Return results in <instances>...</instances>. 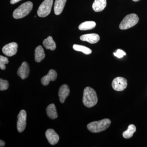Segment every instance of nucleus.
Instances as JSON below:
<instances>
[{
  "instance_id": "nucleus-1",
  "label": "nucleus",
  "mask_w": 147,
  "mask_h": 147,
  "mask_svg": "<svg viewBox=\"0 0 147 147\" xmlns=\"http://www.w3.org/2000/svg\"><path fill=\"white\" fill-rule=\"evenodd\" d=\"M97 102L98 98L95 91L90 87L85 88L83 98L84 105L88 108H91L96 105Z\"/></svg>"
},
{
  "instance_id": "nucleus-2",
  "label": "nucleus",
  "mask_w": 147,
  "mask_h": 147,
  "mask_svg": "<svg viewBox=\"0 0 147 147\" xmlns=\"http://www.w3.org/2000/svg\"><path fill=\"white\" fill-rule=\"evenodd\" d=\"M110 124L111 121L109 119H105L99 121L92 122L88 124L87 128L93 133H98L108 128Z\"/></svg>"
},
{
  "instance_id": "nucleus-3",
  "label": "nucleus",
  "mask_w": 147,
  "mask_h": 147,
  "mask_svg": "<svg viewBox=\"0 0 147 147\" xmlns=\"http://www.w3.org/2000/svg\"><path fill=\"white\" fill-rule=\"evenodd\" d=\"M32 7L33 3L31 2L28 1L24 3L13 11V18L15 19L24 18L30 13Z\"/></svg>"
},
{
  "instance_id": "nucleus-4",
  "label": "nucleus",
  "mask_w": 147,
  "mask_h": 147,
  "mask_svg": "<svg viewBox=\"0 0 147 147\" xmlns=\"http://www.w3.org/2000/svg\"><path fill=\"white\" fill-rule=\"evenodd\" d=\"M139 18L135 13H131L127 15L121 22L119 25L121 30H127L134 26L138 23Z\"/></svg>"
},
{
  "instance_id": "nucleus-5",
  "label": "nucleus",
  "mask_w": 147,
  "mask_h": 147,
  "mask_svg": "<svg viewBox=\"0 0 147 147\" xmlns=\"http://www.w3.org/2000/svg\"><path fill=\"white\" fill-rule=\"evenodd\" d=\"M53 3V0H44L38 9V16L40 17H45L48 16L51 12Z\"/></svg>"
},
{
  "instance_id": "nucleus-6",
  "label": "nucleus",
  "mask_w": 147,
  "mask_h": 147,
  "mask_svg": "<svg viewBox=\"0 0 147 147\" xmlns=\"http://www.w3.org/2000/svg\"><path fill=\"white\" fill-rule=\"evenodd\" d=\"M112 86L113 89L115 90L122 91L127 87V81L123 77H117L113 80Z\"/></svg>"
},
{
  "instance_id": "nucleus-7",
  "label": "nucleus",
  "mask_w": 147,
  "mask_h": 147,
  "mask_svg": "<svg viewBox=\"0 0 147 147\" xmlns=\"http://www.w3.org/2000/svg\"><path fill=\"white\" fill-rule=\"evenodd\" d=\"M17 118V130L19 132H23L26 126L27 113L26 111L24 110H21Z\"/></svg>"
},
{
  "instance_id": "nucleus-8",
  "label": "nucleus",
  "mask_w": 147,
  "mask_h": 147,
  "mask_svg": "<svg viewBox=\"0 0 147 147\" xmlns=\"http://www.w3.org/2000/svg\"><path fill=\"white\" fill-rule=\"evenodd\" d=\"M18 45L15 42H11L3 47V53L7 57H11L15 55L17 52Z\"/></svg>"
},
{
  "instance_id": "nucleus-9",
  "label": "nucleus",
  "mask_w": 147,
  "mask_h": 147,
  "mask_svg": "<svg viewBox=\"0 0 147 147\" xmlns=\"http://www.w3.org/2000/svg\"><path fill=\"white\" fill-rule=\"evenodd\" d=\"M45 136L48 142L51 145H54L57 144L59 140V137L54 129H49L45 132Z\"/></svg>"
},
{
  "instance_id": "nucleus-10",
  "label": "nucleus",
  "mask_w": 147,
  "mask_h": 147,
  "mask_svg": "<svg viewBox=\"0 0 147 147\" xmlns=\"http://www.w3.org/2000/svg\"><path fill=\"white\" fill-rule=\"evenodd\" d=\"M57 76V74L56 71L54 69H50L47 75L43 76L41 79V83L43 86H47L50 81H55Z\"/></svg>"
},
{
  "instance_id": "nucleus-11",
  "label": "nucleus",
  "mask_w": 147,
  "mask_h": 147,
  "mask_svg": "<svg viewBox=\"0 0 147 147\" xmlns=\"http://www.w3.org/2000/svg\"><path fill=\"white\" fill-rule=\"evenodd\" d=\"M30 73V67L26 62H24L17 71V74L22 79L28 78Z\"/></svg>"
},
{
  "instance_id": "nucleus-12",
  "label": "nucleus",
  "mask_w": 147,
  "mask_h": 147,
  "mask_svg": "<svg viewBox=\"0 0 147 147\" xmlns=\"http://www.w3.org/2000/svg\"><path fill=\"white\" fill-rule=\"evenodd\" d=\"M70 90L68 86L66 84H64L59 89V94L60 101L61 103H64L66 98L69 95Z\"/></svg>"
},
{
  "instance_id": "nucleus-13",
  "label": "nucleus",
  "mask_w": 147,
  "mask_h": 147,
  "mask_svg": "<svg viewBox=\"0 0 147 147\" xmlns=\"http://www.w3.org/2000/svg\"><path fill=\"white\" fill-rule=\"evenodd\" d=\"M80 38L82 41H87L91 44H94L99 41L100 36L96 34H88L81 36Z\"/></svg>"
},
{
  "instance_id": "nucleus-14",
  "label": "nucleus",
  "mask_w": 147,
  "mask_h": 147,
  "mask_svg": "<svg viewBox=\"0 0 147 147\" xmlns=\"http://www.w3.org/2000/svg\"><path fill=\"white\" fill-rule=\"evenodd\" d=\"M106 5V0H95L92 4L93 9L96 12H100L105 8Z\"/></svg>"
},
{
  "instance_id": "nucleus-15",
  "label": "nucleus",
  "mask_w": 147,
  "mask_h": 147,
  "mask_svg": "<svg viewBox=\"0 0 147 147\" xmlns=\"http://www.w3.org/2000/svg\"><path fill=\"white\" fill-rule=\"evenodd\" d=\"M67 0H55L54 11L57 15H59L62 12Z\"/></svg>"
},
{
  "instance_id": "nucleus-16",
  "label": "nucleus",
  "mask_w": 147,
  "mask_h": 147,
  "mask_svg": "<svg viewBox=\"0 0 147 147\" xmlns=\"http://www.w3.org/2000/svg\"><path fill=\"white\" fill-rule=\"evenodd\" d=\"M44 50L41 45H39L35 50V60L36 62H41L45 57Z\"/></svg>"
},
{
  "instance_id": "nucleus-17",
  "label": "nucleus",
  "mask_w": 147,
  "mask_h": 147,
  "mask_svg": "<svg viewBox=\"0 0 147 147\" xmlns=\"http://www.w3.org/2000/svg\"><path fill=\"white\" fill-rule=\"evenodd\" d=\"M47 116L52 119H55L58 117L57 109L55 104L52 103L47 106L46 108Z\"/></svg>"
},
{
  "instance_id": "nucleus-18",
  "label": "nucleus",
  "mask_w": 147,
  "mask_h": 147,
  "mask_svg": "<svg viewBox=\"0 0 147 147\" xmlns=\"http://www.w3.org/2000/svg\"><path fill=\"white\" fill-rule=\"evenodd\" d=\"M44 47L47 50H54L56 48V43L52 36H50L44 40L43 41Z\"/></svg>"
},
{
  "instance_id": "nucleus-19",
  "label": "nucleus",
  "mask_w": 147,
  "mask_h": 147,
  "mask_svg": "<svg viewBox=\"0 0 147 147\" xmlns=\"http://www.w3.org/2000/svg\"><path fill=\"white\" fill-rule=\"evenodd\" d=\"M96 26V24L94 21H86L79 25V29L81 30H88L94 28Z\"/></svg>"
},
{
  "instance_id": "nucleus-20",
  "label": "nucleus",
  "mask_w": 147,
  "mask_h": 147,
  "mask_svg": "<svg viewBox=\"0 0 147 147\" xmlns=\"http://www.w3.org/2000/svg\"><path fill=\"white\" fill-rule=\"evenodd\" d=\"M136 131V126L133 124L129 125L127 129L123 133V136L125 139H129L133 136V134Z\"/></svg>"
},
{
  "instance_id": "nucleus-21",
  "label": "nucleus",
  "mask_w": 147,
  "mask_h": 147,
  "mask_svg": "<svg viewBox=\"0 0 147 147\" xmlns=\"http://www.w3.org/2000/svg\"><path fill=\"white\" fill-rule=\"evenodd\" d=\"M73 48L75 51L82 52L85 55H90L91 54L92 52V50L89 48L82 45L74 44L73 45Z\"/></svg>"
},
{
  "instance_id": "nucleus-22",
  "label": "nucleus",
  "mask_w": 147,
  "mask_h": 147,
  "mask_svg": "<svg viewBox=\"0 0 147 147\" xmlns=\"http://www.w3.org/2000/svg\"><path fill=\"white\" fill-rule=\"evenodd\" d=\"M9 63L8 58L3 56H0V68L2 70L6 69L5 64H7Z\"/></svg>"
},
{
  "instance_id": "nucleus-23",
  "label": "nucleus",
  "mask_w": 147,
  "mask_h": 147,
  "mask_svg": "<svg viewBox=\"0 0 147 147\" xmlns=\"http://www.w3.org/2000/svg\"><path fill=\"white\" fill-rule=\"evenodd\" d=\"M9 88V83L7 80L0 79V90H7Z\"/></svg>"
},
{
  "instance_id": "nucleus-24",
  "label": "nucleus",
  "mask_w": 147,
  "mask_h": 147,
  "mask_svg": "<svg viewBox=\"0 0 147 147\" xmlns=\"http://www.w3.org/2000/svg\"><path fill=\"white\" fill-rule=\"evenodd\" d=\"M114 55L115 57L119 58H121L123 57L124 56L126 55V53H125L123 50H117L116 53H114Z\"/></svg>"
},
{
  "instance_id": "nucleus-25",
  "label": "nucleus",
  "mask_w": 147,
  "mask_h": 147,
  "mask_svg": "<svg viewBox=\"0 0 147 147\" xmlns=\"http://www.w3.org/2000/svg\"><path fill=\"white\" fill-rule=\"evenodd\" d=\"M21 0H11L10 3L11 4H14L16 3H18V2L20 1Z\"/></svg>"
},
{
  "instance_id": "nucleus-26",
  "label": "nucleus",
  "mask_w": 147,
  "mask_h": 147,
  "mask_svg": "<svg viewBox=\"0 0 147 147\" xmlns=\"http://www.w3.org/2000/svg\"><path fill=\"white\" fill-rule=\"evenodd\" d=\"M5 146V143L3 140H0V147H3Z\"/></svg>"
},
{
  "instance_id": "nucleus-27",
  "label": "nucleus",
  "mask_w": 147,
  "mask_h": 147,
  "mask_svg": "<svg viewBox=\"0 0 147 147\" xmlns=\"http://www.w3.org/2000/svg\"><path fill=\"white\" fill-rule=\"evenodd\" d=\"M139 1H140V0H133V1H134V2Z\"/></svg>"
}]
</instances>
